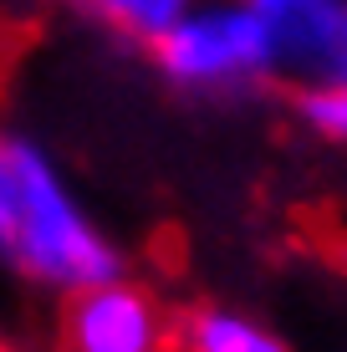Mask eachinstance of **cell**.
Wrapping results in <instances>:
<instances>
[{
	"instance_id": "cell-8",
	"label": "cell",
	"mask_w": 347,
	"mask_h": 352,
	"mask_svg": "<svg viewBox=\"0 0 347 352\" xmlns=\"http://www.w3.org/2000/svg\"><path fill=\"white\" fill-rule=\"evenodd\" d=\"M342 261H347V250H342Z\"/></svg>"
},
{
	"instance_id": "cell-5",
	"label": "cell",
	"mask_w": 347,
	"mask_h": 352,
	"mask_svg": "<svg viewBox=\"0 0 347 352\" xmlns=\"http://www.w3.org/2000/svg\"><path fill=\"white\" fill-rule=\"evenodd\" d=\"M169 342L189 352H281V337H271L260 322L225 307H199L179 327H169Z\"/></svg>"
},
{
	"instance_id": "cell-1",
	"label": "cell",
	"mask_w": 347,
	"mask_h": 352,
	"mask_svg": "<svg viewBox=\"0 0 347 352\" xmlns=\"http://www.w3.org/2000/svg\"><path fill=\"white\" fill-rule=\"evenodd\" d=\"M0 261L62 296L123 276L117 245L87 220L56 164L31 138L5 128H0Z\"/></svg>"
},
{
	"instance_id": "cell-2",
	"label": "cell",
	"mask_w": 347,
	"mask_h": 352,
	"mask_svg": "<svg viewBox=\"0 0 347 352\" xmlns=\"http://www.w3.org/2000/svg\"><path fill=\"white\" fill-rule=\"evenodd\" d=\"M148 46L164 77L189 92H235L266 82V31L245 0H189Z\"/></svg>"
},
{
	"instance_id": "cell-4",
	"label": "cell",
	"mask_w": 347,
	"mask_h": 352,
	"mask_svg": "<svg viewBox=\"0 0 347 352\" xmlns=\"http://www.w3.org/2000/svg\"><path fill=\"white\" fill-rule=\"evenodd\" d=\"M169 342V317L143 286L107 276L67 296V347L77 352H153Z\"/></svg>"
},
{
	"instance_id": "cell-3",
	"label": "cell",
	"mask_w": 347,
	"mask_h": 352,
	"mask_svg": "<svg viewBox=\"0 0 347 352\" xmlns=\"http://www.w3.org/2000/svg\"><path fill=\"white\" fill-rule=\"evenodd\" d=\"M266 31V82L347 87V0H245Z\"/></svg>"
},
{
	"instance_id": "cell-6",
	"label": "cell",
	"mask_w": 347,
	"mask_h": 352,
	"mask_svg": "<svg viewBox=\"0 0 347 352\" xmlns=\"http://www.w3.org/2000/svg\"><path fill=\"white\" fill-rule=\"evenodd\" d=\"M71 6L82 10V16H92L98 26L128 36V41H143L148 46L153 36H159L179 10L189 6V0H71Z\"/></svg>"
},
{
	"instance_id": "cell-7",
	"label": "cell",
	"mask_w": 347,
	"mask_h": 352,
	"mask_svg": "<svg viewBox=\"0 0 347 352\" xmlns=\"http://www.w3.org/2000/svg\"><path fill=\"white\" fill-rule=\"evenodd\" d=\"M296 113H302V123L322 133V138L342 143L347 148V87H306L296 92Z\"/></svg>"
}]
</instances>
